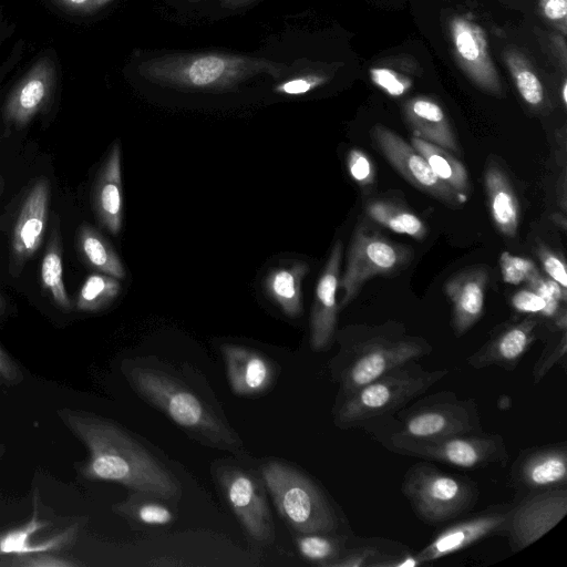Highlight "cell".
<instances>
[{
  "instance_id": "8992f818",
  "label": "cell",
  "mask_w": 567,
  "mask_h": 567,
  "mask_svg": "<svg viewBox=\"0 0 567 567\" xmlns=\"http://www.w3.org/2000/svg\"><path fill=\"white\" fill-rule=\"evenodd\" d=\"M261 475L280 516L300 534L334 533L338 517L322 491L300 471L271 461Z\"/></svg>"
},
{
  "instance_id": "f907efd6",
  "label": "cell",
  "mask_w": 567,
  "mask_h": 567,
  "mask_svg": "<svg viewBox=\"0 0 567 567\" xmlns=\"http://www.w3.org/2000/svg\"><path fill=\"white\" fill-rule=\"evenodd\" d=\"M559 185H560V186H558L559 205L563 210H566V174H565V172L561 175Z\"/></svg>"
},
{
  "instance_id": "5bb4252c",
  "label": "cell",
  "mask_w": 567,
  "mask_h": 567,
  "mask_svg": "<svg viewBox=\"0 0 567 567\" xmlns=\"http://www.w3.org/2000/svg\"><path fill=\"white\" fill-rule=\"evenodd\" d=\"M449 28L454 55L462 70L481 90L501 95V79L481 25L464 16H456L451 19Z\"/></svg>"
},
{
  "instance_id": "681fc988",
  "label": "cell",
  "mask_w": 567,
  "mask_h": 567,
  "mask_svg": "<svg viewBox=\"0 0 567 567\" xmlns=\"http://www.w3.org/2000/svg\"><path fill=\"white\" fill-rule=\"evenodd\" d=\"M553 44H554L555 52L558 54V58L561 60V63L564 65H566L567 50H566V42H565L564 35H559V34L555 35L553 38Z\"/></svg>"
},
{
  "instance_id": "7bdbcfd3",
  "label": "cell",
  "mask_w": 567,
  "mask_h": 567,
  "mask_svg": "<svg viewBox=\"0 0 567 567\" xmlns=\"http://www.w3.org/2000/svg\"><path fill=\"white\" fill-rule=\"evenodd\" d=\"M347 166L351 177L362 187L372 185L374 182V167L369 156L352 148L347 156Z\"/></svg>"
},
{
  "instance_id": "9a60e30c",
  "label": "cell",
  "mask_w": 567,
  "mask_h": 567,
  "mask_svg": "<svg viewBox=\"0 0 567 567\" xmlns=\"http://www.w3.org/2000/svg\"><path fill=\"white\" fill-rule=\"evenodd\" d=\"M220 485L230 508L250 537L260 543L272 542V519L255 477L238 468H226L220 475Z\"/></svg>"
},
{
  "instance_id": "ffe728a7",
  "label": "cell",
  "mask_w": 567,
  "mask_h": 567,
  "mask_svg": "<svg viewBox=\"0 0 567 567\" xmlns=\"http://www.w3.org/2000/svg\"><path fill=\"white\" fill-rule=\"evenodd\" d=\"M537 326L538 320L530 316L505 327L472 353L466 363L474 369L496 365L513 371L536 340Z\"/></svg>"
},
{
  "instance_id": "2e32d148",
  "label": "cell",
  "mask_w": 567,
  "mask_h": 567,
  "mask_svg": "<svg viewBox=\"0 0 567 567\" xmlns=\"http://www.w3.org/2000/svg\"><path fill=\"white\" fill-rule=\"evenodd\" d=\"M511 478L517 488L528 493L566 486V444H547L522 451L512 466Z\"/></svg>"
},
{
  "instance_id": "7dc6e473",
  "label": "cell",
  "mask_w": 567,
  "mask_h": 567,
  "mask_svg": "<svg viewBox=\"0 0 567 567\" xmlns=\"http://www.w3.org/2000/svg\"><path fill=\"white\" fill-rule=\"evenodd\" d=\"M23 379L19 364L0 346V381L8 385H16Z\"/></svg>"
},
{
  "instance_id": "f6af8a7d",
  "label": "cell",
  "mask_w": 567,
  "mask_h": 567,
  "mask_svg": "<svg viewBox=\"0 0 567 567\" xmlns=\"http://www.w3.org/2000/svg\"><path fill=\"white\" fill-rule=\"evenodd\" d=\"M327 81V78L317 74H308L285 81L275 86V91L280 94L299 95L307 93Z\"/></svg>"
},
{
  "instance_id": "7a4b0ae2",
  "label": "cell",
  "mask_w": 567,
  "mask_h": 567,
  "mask_svg": "<svg viewBox=\"0 0 567 567\" xmlns=\"http://www.w3.org/2000/svg\"><path fill=\"white\" fill-rule=\"evenodd\" d=\"M340 350L330 361L342 399L393 368L429 355L433 348L422 337L408 334L400 323L355 326L339 332Z\"/></svg>"
},
{
  "instance_id": "bcb514c9",
  "label": "cell",
  "mask_w": 567,
  "mask_h": 567,
  "mask_svg": "<svg viewBox=\"0 0 567 567\" xmlns=\"http://www.w3.org/2000/svg\"><path fill=\"white\" fill-rule=\"evenodd\" d=\"M543 14L561 31L567 32V0H538Z\"/></svg>"
},
{
  "instance_id": "c3c4849f",
  "label": "cell",
  "mask_w": 567,
  "mask_h": 567,
  "mask_svg": "<svg viewBox=\"0 0 567 567\" xmlns=\"http://www.w3.org/2000/svg\"><path fill=\"white\" fill-rule=\"evenodd\" d=\"M58 6L75 12H90L97 10L113 0H52Z\"/></svg>"
},
{
  "instance_id": "d590c367",
  "label": "cell",
  "mask_w": 567,
  "mask_h": 567,
  "mask_svg": "<svg viewBox=\"0 0 567 567\" xmlns=\"http://www.w3.org/2000/svg\"><path fill=\"white\" fill-rule=\"evenodd\" d=\"M382 549L370 542L359 543V546L346 548L331 567H391L393 558L401 551L390 553Z\"/></svg>"
},
{
  "instance_id": "f5cc1de1",
  "label": "cell",
  "mask_w": 567,
  "mask_h": 567,
  "mask_svg": "<svg viewBox=\"0 0 567 567\" xmlns=\"http://www.w3.org/2000/svg\"><path fill=\"white\" fill-rule=\"evenodd\" d=\"M561 99H563V103L566 104L567 102V84L566 82H564L563 84V90H561Z\"/></svg>"
},
{
  "instance_id": "f546056e",
  "label": "cell",
  "mask_w": 567,
  "mask_h": 567,
  "mask_svg": "<svg viewBox=\"0 0 567 567\" xmlns=\"http://www.w3.org/2000/svg\"><path fill=\"white\" fill-rule=\"evenodd\" d=\"M367 215L375 223L415 239L427 234L424 221L408 208L386 199H370L365 204Z\"/></svg>"
},
{
  "instance_id": "83f0119b",
  "label": "cell",
  "mask_w": 567,
  "mask_h": 567,
  "mask_svg": "<svg viewBox=\"0 0 567 567\" xmlns=\"http://www.w3.org/2000/svg\"><path fill=\"white\" fill-rule=\"evenodd\" d=\"M411 145L426 159L434 174L462 197H468L470 179L464 165L450 151L413 136Z\"/></svg>"
},
{
  "instance_id": "f35d334b",
  "label": "cell",
  "mask_w": 567,
  "mask_h": 567,
  "mask_svg": "<svg viewBox=\"0 0 567 567\" xmlns=\"http://www.w3.org/2000/svg\"><path fill=\"white\" fill-rule=\"evenodd\" d=\"M567 333L561 330L560 334L550 343H548L533 369L534 383H538L548 371L566 355Z\"/></svg>"
},
{
  "instance_id": "e575fe53",
  "label": "cell",
  "mask_w": 567,
  "mask_h": 567,
  "mask_svg": "<svg viewBox=\"0 0 567 567\" xmlns=\"http://www.w3.org/2000/svg\"><path fill=\"white\" fill-rule=\"evenodd\" d=\"M114 509L147 526H165L174 520V513L166 505L152 499L131 498L116 504Z\"/></svg>"
},
{
  "instance_id": "52a82bcc",
  "label": "cell",
  "mask_w": 567,
  "mask_h": 567,
  "mask_svg": "<svg viewBox=\"0 0 567 567\" xmlns=\"http://www.w3.org/2000/svg\"><path fill=\"white\" fill-rule=\"evenodd\" d=\"M401 491L414 514L430 525L446 523L471 511L480 495L477 484L468 477L444 473L427 462L408 468Z\"/></svg>"
},
{
  "instance_id": "7402d4cb",
  "label": "cell",
  "mask_w": 567,
  "mask_h": 567,
  "mask_svg": "<svg viewBox=\"0 0 567 567\" xmlns=\"http://www.w3.org/2000/svg\"><path fill=\"white\" fill-rule=\"evenodd\" d=\"M31 518L23 525L0 532V558L37 551L61 553L71 547L79 534V524L70 525L44 538H37L50 525L49 520L41 519L38 511V497H34Z\"/></svg>"
},
{
  "instance_id": "e0dca14e",
  "label": "cell",
  "mask_w": 567,
  "mask_h": 567,
  "mask_svg": "<svg viewBox=\"0 0 567 567\" xmlns=\"http://www.w3.org/2000/svg\"><path fill=\"white\" fill-rule=\"evenodd\" d=\"M343 245L337 240L319 277L310 316V346L315 351L327 349L334 337L339 306L337 290Z\"/></svg>"
},
{
  "instance_id": "60d3db41",
  "label": "cell",
  "mask_w": 567,
  "mask_h": 567,
  "mask_svg": "<svg viewBox=\"0 0 567 567\" xmlns=\"http://www.w3.org/2000/svg\"><path fill=\"white\" fill-rule=\"evenodd\" d=\"M370 74L373 83L391 96L404 94L411 85L410 79L389 68H373Z\"/></svg>"
},
{
  "instance_id": "d4e9b609",
  "label": "cell",
  "mask_w": 567,
  "mask_h": 567,
  "mask_svg": "<svg viewBox=\"0 0 567 567\" xmlns=\"http://www.w3.org/2000/svg\"><path fill=\"white\" fill-rule=\"evenodd\" d=\"M404 115L414 135L447 151L458 152V145L443 109L427 97H414L404 105Z\"/></svg>"
},
{
  "instance_id": "ab89813d",
  "label": "cell",
  "mask_w": 567,
  "mask_h": 567,
  "mask_svg": "<svg viewBox=\"0 0 567 567\" xmlns=\"http://www.w3.org/2000/svg\"><path fill=\"white\" fill-rule=\"evenodd\" d=\"M499 267L503 280L511 285H518L530 276L537 268L530 259L518 257L504 251L499 257Z\"/></svg>"
},
{
  "instance_id": "4fadbf2b",
  "label": "cell",
  "mask_w": 567,
  "mask_h": 567,
  "mask_svg": "<svg viewBox=\"0 0 567 567\" xmlns=\"http://www.w3.org/2000/svg\"><path fill=\"white\" fill-rule=\"evenodd\" d=\"M512 504L493 505L474 516L447 525L420 551L417 565L437 560L496 534H502Z\"/></svg>"
},
{
  "instance_id": "ba28073f",
  "label": "cell",
  "mask_w": 567,
  "mask_h": 567,
  "mask_svg": "<svg viewBox=\"0 0 567 567\" xmlns=\"http://www.w3.org/2000/svg\"><path fill=\"white\" fill-rule=\"evenodd\" d=\"M396 411L398 426L389 436L431 441L482 431L478 406L472 399H460L452 391L417 398Z\"/></svg>"
},
{
  "instance_id": "836d02e7",
  "label": "cell",
  "mask_w": 567,
  "mask_h": 567,
  "mask_svg": "<svg viewBox=\"0 0 567 567\" xmlns=\"http://www.w3.org/2000/svg\"><path fill=\"white\" fill-rule=\"evenodd\" d=\"M504 59L522 99L532 106L540 105L544 87L527 60L516 50L506 51Z\"/></svg>"
},
{
  "instance_id": "8d00e7d4",
  "label": "cell",
  "mask_w": 567,
  "mask_h": 567,
  "mask_svg": "<svg viewBox=\"0 0 567 567\" xmlns=\"http://www.w3.org/2000/svg\"><path fill=\"white\" fill-rule=\"evenodd\" d=\"M81 563L61 556L60 553L37 551L0 558L3 567H75Z\"/></svg>"
},
{
  "instance_id": "5b68a950",
  "label": "cell",
  "mask_w": 567,
  "mask_h": 567,
  "mask_svg": "<svg viewBox=\"0 0 567 567\" xmlns=\"http://www.w3.org/2000/svg\"><path fill=\"white\" fill-rule=\"evenodd\" d=\"M449 370H425L417 360L402 363L342 399L334 414L341 429L363 425L401 410L442 380Z\"/></svg>"
},
{
  "instance_id": "816d5d0a",
  "label": "cell",
  "mask_w": 567,
  "mask_h": 567,
  "mask_svg": "<svg viewBox=\"0 0 567 567\" xmlns=\"http://www.w3.org/2000/svg\"><path fill=\"white\" fill-rule=\"evenodd\" d=\"M553 221L563 229H566V217L564 214H553Z\"/></svg>"
},
{
  "instance_id": "3957f363",
  "label": "cell",
  "mask_w": 567,
  "mask_h": 567,
  "mask_svg": "<svg viewBox=\"0 0 567 567\" xmlns=\"http://www.w3.org/2000/svg\"><path fill=\"white\" fill-rule=\"evenodd\" d=\"M281 63L227 53L166 54L144 61L138 73L146 80L184 91H226L256 75L280 78Z\"/></svg>"
},
{
  "instance_id": "d6986e66",
  "label": "cell",
  "mask_w": 567,
  "mask_h": 567,
  "mask_svg": "<svg viewBox=\"0 0 567 567\" xmlns=\"http://www.w3.org/2000/svg\"><path fill=\"white\" fill-rule=\"evenodd\" d=\"M50 199V184L39 179L25 196L12 233V260L20 270L42 244Z\"/></svg>"
},
{
  "instance_id": "74e56055",
  "label": "cell",
  "mask_w": 567,
  "mask_h": 567,
  "mask_svg": "<svg viewBox=\"0 0 567 567\" xmlns=\"http://www.w3.org/2000/svg\"><path fill=\"white\" fill-rule=\"evenodd\" d=\"M527 287L540 295L548 307L549 318L555 317L559 311V303L565 302L567 290L563 289L555 280L543 276L536 268L526 279Z\"/></svg>"
},
{
  "instance_id": "9f6ffc18",
  "label": "cell",
  "mask_w": 567,
  "mask_h": 567,
  "mask_svg": "<svg viewBox=\"0 0 567 567\" xmlns=\"http://www.w3.org/2000/svg\"><path fill=\"white\" fill-rule=\"evenodd\" d=\"M2 310V301H1V298H0V312Z\"/></svg>"
},
{
  "instance_id": "f1b7e54d",
  "label": "cell",
  "mask_w": 567,
  "mask_h": 567,
  "mask_svg": "<svg viewBox=\"0 0 567 567\" xmlns=\"http://www.w3.org/2000/svg\"><path fill=\"white\" fill-rule=\"evenodd\" d=\"M81 256L93 269L116 279L125 277V268L109 241L90 225H82L78 231Z\"/></svg>"
},
{
  "instance_id": "4dcf8cb0",
  "label": "cell",
  "mask_w": 567,
  "mask_h": 567,
  "mask_svg": "<svg viewBox=\"0 0 567 567\" xmlns=\"http://www.w3.org/2000/svg\"><path fill=\"white\" fill-rule=\"evenodd\" d=\"M41 282L54 303L64 311L72 309V302L63 281L62 241L59 224L51 231L41 262Z\"/></svg>"
},
{
  "instance_id": "cb8c5ba5",
  "label": "cell",
  "mask_w": 567,
  "mask_h": 567,
  "mask_svg": "<svg viewBox=\"0 0 567 567\" xmlns=\"http://www.w3.org/2000/svg\"><path fill=\"white\" fill-rule=\"evenodd\" d=\"M93 206L101 225L117 235L123 220L121 145L115 142L105 158L94 184Z\"/></svg>"
},
{
  "instance_id": "ee69618b",
  "label": "cell",
  "mask_w": 567,
  "mask_h": 567,
  "mask_svg": "<svg viewBox=\"0 0 567 567\" xmlns=\"http://www.w3.org/2000/svg\"><path fill=\"white\" fill-rule=\"evenodd\" d=\"M512 306L523 313H539L549 318L545 299L532 289H523L512 296Z\"/></svg>"
},
{
  "instance_id": "603a6c76",
  "label": "cell",
  "mask_w": 567,
  "mask_h": 567,
  "mask_svg": "<svg viewBox=\"0 0 567 567\" xmlns=\"http://www.w3.org/2000/svg\"><path fill=\"white\" fill-rule=\"evenodd\" d=\"M229 385L235 394L254 395L266 391L274 381V367L261 353L236 344L220 347Z\"/></svg>"
},
{
  "instance_id": "4316f807",
  "label": "cell",
  "mask_w": 567,
  "mask_h": 567,
  "mask_svg": "<svg viewBox=\"0 0 567 567\" xmlns=\"http://www.w3.org/2000/svg\"><path fill=\"white\" fill-rule=\"evenodd\" d=\"M308 270L307 264L296 261L289 267L270 270L266 277L268 296L289 317H298L302 312L301 281Z\"/></svg>"
},
{
  "instance_id": "ac0fdd59",
  "label": "cell",
  "mask_w": 567,
  "mask_h": 567,
  "mask_svg": "<svg viewBox=\"0 0 567 567\" xmlns=\"http://www.w3.org/2000/svg\"><path fill=\"white\" fill-rule=\"evenodd\" d=\"M55 85V66L49 58L32 65L10 93L4 105V120L23 127L47 105Z\"/></svg>"
},
{
  "instance_id": "db71d44e",
  "label": "cell",
  "mask_w": 567,
  "mask_h": 567,
  "mask_svg": "<svg viewBox=\"0 0 567 567\" xmlns=\"http://www.w3.org/2000/svg\"><path fill=\"white\" fill-rule=\"evenodd\" d=\"M188 1H197V0H188ZM223 1H226L227 3H231V4H239V3H245L248 0H223Z\"/></svg>"
},
{
  "instance_id": "277c9868",
  "label": "cell",
  "mask_w": 567,
  "mask_h": 567,
  "mask_svg": "<svg viewBox=\"0 0 567 567\" xmlns=\"http://www.w3.org/2000/svg\"><path fill=\"white\" fill-rule=\"evenodd\" d=\"M134 391L162 410L179 426L224 447L238 443L236 435L184 383L158 369L125 363L123 367Z\"/></svg>"
},
{
  "instance_id": "30bf717a",
  "label": "cell",
  "mask_w": 567,
  "mask_h": 567,
  "mask_svg": "<svg viewBox=\"0 0 567 567\" xmlns=\"http://www.w3.org/2000/svg\"><path fill=\"white\" fill-rule=\"evenodd\" d=\"M411 257L412 252L405 246L389 240L367 225L358 226L349 246L344 272L339 281V288L343 291L339 309L346 308L369 279L399 272Z\"/></svg>"
},
{
  "instance_id": "484cf974",
  "label": "cell",
  "mask_w": 567,
  "mask_h": 567,
  "mask_svg": "<svg viewBox=\"0 0 567 567\" xmlns=\"http://www.w3.org/2000/svg\"><path fill=\"white\" fill-rule=\"evenodd\" d=\"M484 183L494 225L502 235L514 237L517 234L520 210L509 179L497 165H488Z\"/></svg>"
},
{
  "instance_id": "8fae6325",
  "label": "cell",
  "mask_w": 567,
  "mask_h": 567,
  "mask_svg": "<svg viewBox=\"0 0 567 567\" xmlns=\"http://www.w3.org/2000/svg\"><path fill=\"white\" fill-rule=\"evenodd\" d=\"M566 513V486L529 493L512 506L502 534L512 550L519 551L554 528Z\"/></svg>"
},
{
  "instance_id": "6da1fadb",
  "label": "cell",
  "mask_w": 567,
  "mask_h": 567,
  "mask_svg": "<svg viewBox=\"0 0 567 567\" xmlns=\"http://www.w3.org/2000/svg\"><path fill=\"white\" fill-rule=\"evenodd\" d=\"M58 415L86 447L87 458L80 466L86 480L118 483L161 498L177 494L172 474L114 421L72 409H61Z\"/></svg>"
},
{
  "instance_id": "d6a6232c",
  "label": "cell",
  "mask_w": 567,
  "mask_h": 567,
  "mask_svg": "<svg viewBox=\"0 0 567 567\" xmlns=\"http://www.w3.org/2000/svg\"><path fill=\"white\" fill-rule=\"evenodd\" d=\"M118 279L105 275H90L76 297L75 307L80 311L94 312L107 307L120 293Z\"/></svg>"
},
{
  "instance_id": "11a10c76",
  "label": "cell",
  "mask_w": 567,
  "mask_h": 567,
  "mask_svg": "<svg viewBox=\"0 0 567 567\" xmlns=\"http://www.w3.org/2000/svg\"><path fill=\"white\" fill-rule=\"evenodd\" d=\"M1 188H2V179L0 177V193H1Z\"/></svg>"
},
{
  "instance_id": "7c38bea8",
  "label": "cell",
  "mask_w": 567,
  "mask_h": 567,
  "mask_svg": "<svg viewBox=\"0 0 567 567\" xmlns=\"http://www.w3.org/2000/svg\"><path fill=\"white\" fill-rule=\"evenodd\" d=\"M371 135L389 163L413 186L447 205L466 202V198L443 183L426 159L400 135L381 124L372 127Z\"/></svg>"
},
{
  "instance_id": "44dd1931",
  "label": "cell",
  "mask_w": 567,
  "mask_h": 567,
  "mask_svg": "<svg viewBox=\"0 0 567 567\" xmlns=\"http://www.w3.org/2000/svg\"><path fill=\"white\" fill-rule=\"evenodd\" d=\"M488 271L475 266L454 275L445 285L452 303V327L457 337L467 332L481 318L484 309Z\"/></svg>"
},
{
  "instance_id": "9c48e42d",
  "label": "cell",
  "mask_w": 567,
  "mask_h": 567,
  "mask_svg": "<svg viewBox=\"0 0 567 567\" xmlns=\"http://www.w3.org/2000/svg\"><path fill=\"white\" fill-rule=\"evenodd\" d=\"M392 451L424 460L437 461L465 470L482 468L489 464L505 465L509 458L504 439L483 431L457 434L431 441H413L388 436Z\"/></svg>"
},
{
  "instance_id": "1f68e13d",
  "label": "cell",
  "mask_w": 567,
  "mask_h": 567,
  "mask_svg": "<svg viewBox=\"0 0 567 567\" xmlns=\"http://www.w3.org/2000/svg\"><path fill=\"white\" fill-rule=\"evenodd\" d=\"M296 544L300 556L306 560L331 567L346 549V537L332 533H306L296 539Z\"/></svg>"
},
{
  "instance_id": "b9f144b4",
  "label": "cell",
  "mask_w": 567,
  "mask_h": 567,
  "mask_svg": "<svg viewBox=\"0 0 567 567\" xmlns=\"http://www.w3.org/2000/svg\"><path fill=\"white\" fill-rule=\"evenodd\" d=\"M536 254L548 277L567 290V268L564 258L543 243L537 245Z\"/></svg>"
}]
</instances>
